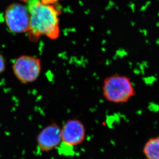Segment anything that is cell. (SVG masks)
I'll list each match as a JSON object with an SVG mask.
<instances>
[{
	"instance_id": "7a4b0ae2",
	"label": "cell",
	"mask_w": 159,
	"mask_h": 159,
	"mask_svg": "<svg viewBox=\"0 0 159 159\" xmlns=\"http://www.w3.org/2000/svg\"><path fill=\"white\" fill-rule=\"evenodd\" d=\"M103 96L109 102L125 103L135 96L136 91L131 79L125 75L112 74L103 80Z\"/></svg>"
},
{
	"instance_id": "5b68a950",
	"label": "cell",
	"mask_w": 159,
	"mask_h": 159,
	"mask_svg": "<svg viewBox=\"0 0 159 159\" xmlns=\"http://www.w3.org/2000/svg\"><path fill=\"white\" fill-rule=\"evenodd\" d=\"M85 136V127L77 119L67 120L61 129L62 141L67 146L77 145L82 142Z\"/></svg>"
},
{
	"instance_id": "3957f363",
	"label": "cell",
	"mask_w": 159,
	"mask_h": 159,
	"mask_svg": "<svg viewBox=\"0 0 159 159\" xmlns=\"http://www.w3.org/2000/svg\"><path fill=\"white\" fill-rule=\"evenodd\" d=\"M41 68L40 59L27 55L17 57L12 66L14 76L19 81L25 84L35 82L40 76Z\"/></svg>"
},
{
	"instance_id": "8992f818",
	"label": "cell",
	"mask_w": 159,
	"mask_h": 159,
	"mask_svg": "<svg viewBox=\"0 0 159 159\" xmlns=\"http://www.w3.org/2000/svg\"><path fill=\"white\" fill-rule=\"evenodd\" d=\"M61 140V129L54 123L43 128L37 137L38 145L45 151L54 148L59 145Z\"/></svg>"
},
{
	"instance_id": "52a82bcc",
	"label": "cell",
	"mask_w": 159,
	"mask_h": 159,
	"mask_svg": "<svg viewBox=\"0 0 159 159\" xmlns=\"http://www.w3.org/2000/svg\"><path fill=\"white\" fill-rule=\"evenodd\" d=\"M144 152L148 159H159V136L150 138L145 145Z\"/></svg>"
},
{
	"instance_id": "30bf717a",
	"label": "cell",
	"mask_w": 159,
	"mask_h": 159,
	"mask_svg": "<svg viewBox=\"0 0 159 159\" xmlns=\"http://www.w3.org/2000/svg\"><path fill=\"white\" fill-rule=\"evenodd\" d=\"M20 1H21L22 2H27L29 0H20Z\"/></svg>"
},
{
	"instance_id": "ba28073f",
	"label": "cell",
	"mask_w": 159,
	"mask_h": 159,
	"mask_svg": "<svg viewBox=\"0 0 159 159\" xmlns=\"http://www.w3.org/2000/svg\"><path fill=\"white\" fill-rule=\"evenodd\" d=\"M6 69V60L4 56L0 52V75L4 72Z\"/></svg>"
},
{
	"instance_id": "9c48e42d",
	"label": "cell",
	"mask_w": 159,
	"mask_h": 159,
	"mask_svg": "<svg viewBox=\"0 0 159 159\" xmlns=\"http://www.w3.org/2000/svg\"><path fill=\"white\" fill-rule=\"evenodd\" d=\"M43 3L46 4H52L54 2H56L57 0H40Z\"/></svg>"
},
{
	"instance_id": "6da1fadb",
	"label": "cell",
	"mask_w": 159,
	"mask_h": 159,
	"mask_svg": "<svg viewBox=\"0 0 159 159\" xmlns=\"http://www.w3.org/2000/svg\"><path fill=\"white\" fill-rule=\"evenodd\" d=\"M27 3L30 16L29 39L36 41L43 36L52 40L58 38L59 11L53 5L44 4L40 0H29Z\"/></svg>"
},
{
	"instance_id": "277c9868",
	"label": "cell",
	"mask_w": 159,
	"mask_h": 159,
	"mask_svg": "<svg viewBox=\"0 0 159 159\" xmlns=\"http://www.w3.org/2000/svg\"><path fill=\"white\" fill-rule=\"evenodd\" d=\"M4 20L8 30L14 34L28 33L30 16L27 6L14 3L6 8Z\"/></svg>"
}]
</instances>
